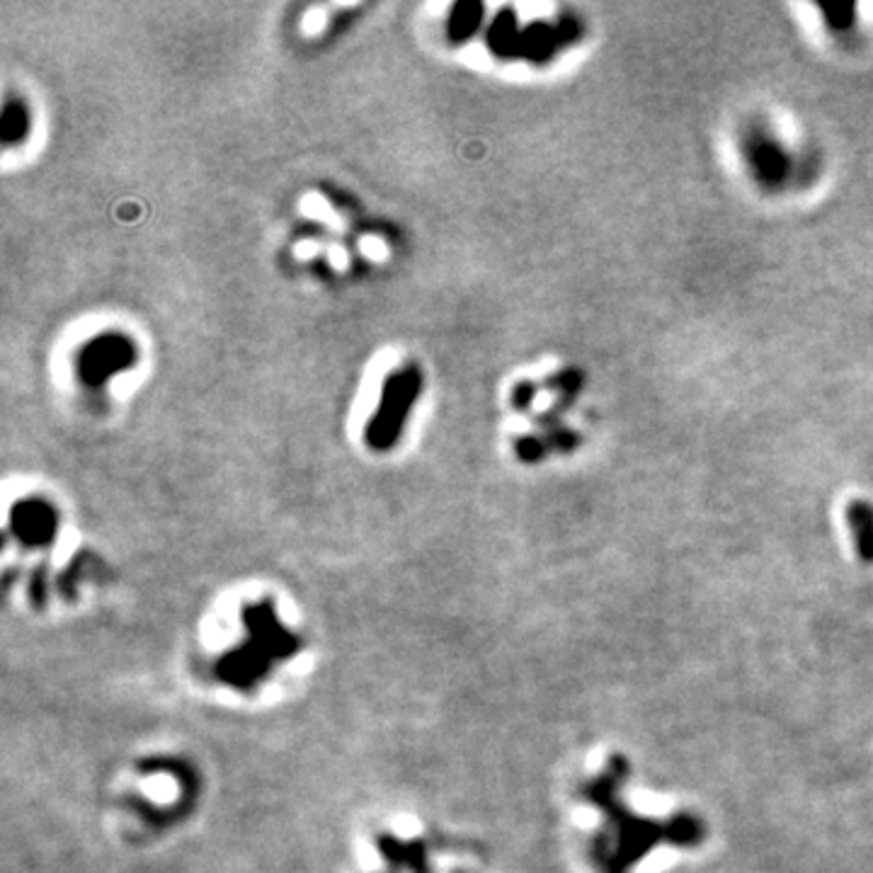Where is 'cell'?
<instances>
[{"instance_id":"1","label":"cell","mask_w":873,"mask_h":873,"mask_svg":"<svg viewBox=\"0 0 873 873\" xmlns=\"http://www.w3.org/2000/svg\"><path fill=\"white\" fill-rule=\"evenodd\" d=\"M415 393H417V379L413 371L403 374V377H396L391 384H386V401H391V405L389 403L381 405L384 411L371 429L374 445H386V441L393 439V435L398 433V423H401L405 408L411 405Z\"/></svg>"},{"instance_id":"2","label":"cell","mask_w":873,"mask_h":873,"mask_svg":"<svg viewBox=\"0 0 873 873\" xmlns=\"http://www.w3.org/2000/svg\"><path fill=\"white\" fill-rule=\"evenodd\" d=\"M847 522L852 527L859 556L864 561H873V507L866 500L849 503Z\"/></svg>"}]
</instances>
